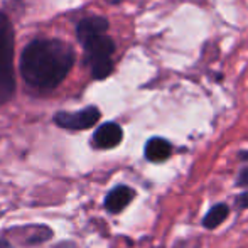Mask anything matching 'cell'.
<instances>
[{"label": "cell", "mask_w": 248, "mask_h": 248, "mask_svg": "<svg viewBox=\"0 0 248 248\" xmlns=\"http://www.w3.org/2000/svg\"><path fill=\"white\" fill-rule=\"evenodd\" d=\"M75 59V49L64 41L36 39L20 56V73L32 88L52 90L64 81Z\"/></svg>", "instance_id": "cell-1"}, {"label": "cell", "mask_w": 248, "mask_h": 248, "mask_svg": "<svg viewBox=\"0 0 248 248\" xmlns=\"http://www.w3.org/2000/svg\"><path fill=\"white\" fill-rule=\"evenodd\" d=\"M14 92V27L9 17L0 12V105L12 98Z\"/></svg>", "instance_id": "cell-2"}, {"label": "cell", "mask_w": 248, "mask_h": 248, "mask_svg": "<svg viewBox=\"0 0 248 248\" xmlns=\"http://www.w3.org/2000/svg\"><path fill=\"white\" fill-rule=\"evenodd\" d=\"M85 47V61L92 68V76L95 79H105L113 73V52L115 43L110 36L100 34L81 43Z\"/></svg>", "instance_id": "cell-3"}, {"label": "cell", "mask_w": 248, "mask_h": 248, "mask_svg": "<svg viewBox=\"0 0 248 248\" xmlns=\"http://www.w3.org/2000/svg\"><path fill=\"white\" fill-rule=\"evenodd\" d=\"M101 113L96 107H86L79 111H59L54 115V122L61 128L68 130H86L98 124Z\"/></svg>", "instance_id": "cell-4"}, {"label": "cell", "mask_w": 248, "mask_h": 248, "mask_svg": "<svg viewBox=\"0 0 248 248\" xmlns=\"http://www.w3.org/2000/svg\"><path fill=\"white\" fill-rule=\"evenodd\" d=\"M122 140H124V130L115 122H107V124L100 125L95 130V134H93V144H95V147L103 150L115 149L117 145H120Z\"/></svg>", "instance_id": "cell-5"}, {"label": "cell", "mask_w": 248, "mask_h": 248, "mask_svg": "<svg viewBox=\"0 0 248 248\" xmlns=\"http://www.w3.org/2000/svg\"><path fill=\"white\" fill-rule=\"evenodd\" d=\"M135 189L130 186H125V184H120V186H115L110 193L105 196V209L111 215H117V213H122L132 201L135 199Z\"/></svg>", "instance_id": "cell-6"}, {"label": "cell", "mask_w": 248, "mask_h": 248, "mask_svg": "<svg viewBox=\"0 0 248 248\" xmlns=\"http://www.w3.org/2000/svg\"><path fill=\"white\" fill-rule=\"evenodd\" d=\"M144 155L149 162L160 164L166 162L170 155H172V144L164 137H150L145 142Z\"/></svg>", "instance_id": "cell-7"}, {"label": "cell", "mask_w": 248, "mask_h": 248, "mask_svg": "<svg viewBox=\"0 0 248 248\" xmlns=\"http://www.w3.org/2000/svg\"><path fill=\"white\" fill-rule=\"evenodd\" d=\"M108 31V20L105 17H86L81 22L78 24V29H76V36L78 41L83 43L85 39H90L93 36H100V34H107Z\"/></svg>", "instance_id": "cell-8"}, {"label": "cell", "mask_w": 248, "mask_h": 248, "mask_svg": "<svg viewBox=\"0 0 248 248\" xmlns=\"http://www.w3.org/2000/svg\"><path fill=\"white\" fill-rule=\"evenodd\" d=\"M230 213H232V208H230L228 202H223V201L216 202V204H213L211 208L208 209V213L202 216V219H201L202 228L209 230V232L219 228V226L228 219Z\"/></svg>", "instance_id": "cell-9"}, {"label": "cell", "mask_w": 248, "mask_h": 248, "mask_svg": "<svg viewBox=\"0 0 248 248\" xmlns=\"http://www.w3.org/2000/svg\"><path fill=\"white\" fill-rule=\"evenodd\" d=\"M238 159L242 162L238 172H236L235 186L248 189V150H238Z\"/></svg>", "instance_id": "cell-10"}, {"label": "cell", "mask_w": 248, "mask_h": 248, "mask_svg": "<svg viewBox=\"0 0 248 248\" xmlns=\"http://www.w3.org/2000/svg\"><path fill=\"white\" fill-rule=\"evenodd\" d=\"M233 204H235V208L238 209V211H245V209H248V189H245L243 193H240L238 196L235 198Z\"/></svg>", "instance_id": "cell-11"}]
</instances>
